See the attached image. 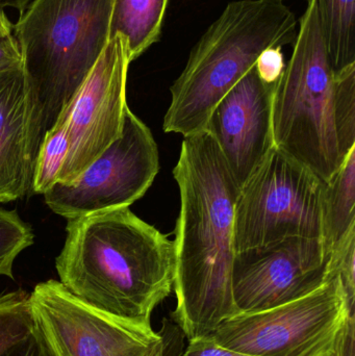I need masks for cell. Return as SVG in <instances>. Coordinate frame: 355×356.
Returning <instances> with one entry per match:
<instances>
[{
  "mask_svg": "<svg viewBox=\"0 0 355 356\" xmlns=\"http://www.w3.org/2000/svg\"><path fill=\"white\" fill-rule=\"evenodd\" d=\"M13 31H14V24L8 19L3 6H0V35H13Z\"/></svg>",
  "mask_w": 355,
  "mask_h": 356,
  "instance_id": "cell-28",
  "label": "cell"
},
{
  "mask_svg": "<svg viewBox=\"0 0 355 356\" xmlns=\"http://www.w3.org/2000/svg\"><path fill=\"white\" fill-rule=\"evenodd\" d=\"M173 177L181 193L171 319L189 340L241 314L233 295L235 207L240 186L208 131L185 137Z\"/></svg>",
  "mask_w": 355,
  "mask_h": 356,
  "instance_id": "cell-1",
  "label": "cell"
},
{
  "mask_svg": "<svg viewBox=\"0 0 355 356\" xmlns=\"http://www.w3.org/2000/svg\"><path fill=\"white\" fill-rule=\"evenodd\" d=\"M335 96L336 72L318 0H308L298 21L291 58L275 86L273 142L323 181H329L343 164L336 131Z\"/></svg>",
  "mask_w": 355,
  "mask_h": 356,
  "instance_id": "cell-5",
  "label": "cell"
},
{
  "mask_svg": "<svg viewBox=\"0 0 355 356\" xmlns=\"http://www.w3.org/2000/svg\"><path fill=\"white\" fill-rule=\"evenodd\" d=\"M338 276L350 305H355V227L329 252L327 278Z\"/></svg>",
  "mask_w": 355,
  "mask_h": 356,
  "instance_id": "cell-21",
  "label": "cell"
},
{
  "mask_svg": "<svg viewBox=\"0 0 355 356\" xmlns=\"http://www.w3.org/2000/svg\"><path fill=\"white\" fill-rule=\"evenodd\" d=\"M31 1V0H13V1L10 2V4L14 6L15 8L19 10V14H21V13L24 10V8H26L27 4Z\"/></svg>",
  "mask_w": 355,
  "mask_h": 356,
  "instance_id": "cell-29",
  "label": "cell"
},
{
  "mask_svg": "<svg viewBox=\"0 0 355 356\" xmlns=\"http://www.w3.org/2000/svg\"><path fill=\"white\" fill-rule=\"evenodd\" d=\"M22 67V56L14 35H0V72Z\"/></svg>",
  "mask_w": 355,
  "mask_h": 356,
  "instance_id": "cell-25",
  "label": "cell"
},
{
  "mask_svg": "<svg viewBox=\"0 0 355 356\" xmlns=\"http://www.w3.org/2000/svg\"><path fill=\"white\" fill-rule=\"evenodd\" d=\"M174 242L129 207L68 219L56 259L58 282L81 300L117 317L151 323L170 296Z\"/></svg>",
  "mask_w": 355,
  "mask_h": 356,
  "instance_id": "cell-2",
  "label": "cell"
},
{
  "mask_svg": "<svg viewBox=\"0 0 355 356\" xmlns=\"http://www.w3.org/2000/svg\"><path fill=\"white\" fill-rule=\"evenodd\" d=\"M256 68L258 75L266 83H277L285 69L281 48L274 47L267 49L256 60Z\"/></svg>",
  "mask_w": 355,
  "mask_h": 356,
  "instance_id": "cell-23",
  "label": "cell"
},
{
  "mask_svg": "<svg viewBox=\"0 0 355 356\" xmlns=\"http://www.w3.org/2000/svg\"><path fill=\"white\" fill-rule=\"evenodd\" d=\"M183 356H258L238 353L217 344L210 336L197 337L189 340Z\"/></svg>",
  "mask_w": 355,
  "mask_h": 356,
  "instance_id": "cell-24",
  "label": "cell"
},
{
  "mask_svg": "<svg viewBox=\"0 0 355 356\" xmlns=\"http://www.w3.org/2000/svg\"><path fill=\"white\" fill-rule=\"evenodd\" d=\"M275 86L266 83L254 65L215 106L204 127L216 141L240 188L274 147Z\"/></svg>",
  "mask_w": 355,
  "mask_h": 356,
  "instance_id": "cell-12",
  "label": "cell"
},
{
  "mask_svg": "<svg viewBox=\"0 0 355 356\" xmlns=\"http://www.w3.org/2000/svg\"><path fill=\"white\" fill-rule=\"evenodd\" d=\"M41 110L22 67L0 72V203L31 188L43 138Z\"/></svg>",
  "mask_w": 355,
  "mask_h": 356,
  "instance_id": "cell-13",
  "label": "cell"
},
{
  "mask_svg": "<svg viewBox=\"0 0 355 356\" xmlns=\"http://www.w3.org/2000/svg\"><path fill=\"white\" fill-rule=\"evenodd\" d=\"M33 242L35 234L31 226L16 211L0 207V276L14 280L15 261Z\"/></svg>",
  "mask_w": 355,
  "mask_h": 356,
  "instance_id": "cell-20",
  "label": "cell"
},
{
  "mask_svg": "<svg viewBox=\"0 0 355 356\" xmlns=\"http://www.w3.org/2000/svg\"><path fill=\"white\" fill-rule=\"evenodd\" d=\"M163 334V340L156 348L152 350L148 356H176L175 355L174 347H171V339L167 337L166 334Z\"/></svg>",
  "mask_w": 355,
  "mask_h": 356,
  "instance_id": "cell-27",
  "label": "cell"
},
{
  "mask_svg": "<svg viewBox=\"0 0 355 356\" xmlns=\"http://www.w3.org/2000/svg\"><path fill=\"white\" fill-rule=\"evenodd\" d=\"M335 120L344 162L355 147V64L336 72Z\"/></svg>",
  "mask_w": 355,
  "mask_h": 356,
  "instance_id": "cell-19",
  "label": "cell"
},
{
  "mask_svg": "<svg viewBox=\"0 0 355 356\" xmlns=\"http://www.w3.org/2000/svg\"><path fill=\"white\" fill-rule=\"evenodd\" d=\"M2 2H3V0H0V6H3V4H2Z\"/></svg>",
  "mask_w": 355,
  "mask_h": 356,
  "instance_id": "cell-30",
  "label": "cell"
},
{
  "mask_svg": "<svg viewBox=\"0 0 355 356\" xmlns=\"http://www.w3.org/2000/svg\"><path fill=\"white\" fill-rule=\"evenodd\" d=\"M131 63L125 38H110L72 99L60 111L68 125L69 150L58 182L76 179L120 137L129 108Z\"/></svg>",
  "mask_w": 355,
  "mask_h": 356,
  "instance_id": "cell-10",
  "label": "cell"
},
{
  "mask_svg": "<svg viewBox=\"0 0 355 356\" xmlns=\"http://www.w3.org/2000/svg\"><path fill=\"white\" fill-rule=\"evenodd\" d=\"M69 150L68 125L60 113L54 124L45 131L33 165L31 188L44 195L58 181Z\"/></svg>",
  "mask_w": 355,
  "mask_h": 356,
  "instance_id": "cell-17",
  "label": "cell"
},
{
  "mask_svg": "<svg viewBox=\"0 0 355 356\" xmlns=\"http://www.w3.org/2000/svg\"><path fill=\"white\" fill-rule=\"evenodd\" d=\"M160 170L151 131L129 108L120 137L76 179L56 182L43 195L47 207L67 220L129 207L151 186Z\"/></svg>",
  "mask_w": 355,
  "mask_h": 356,
  "instance_id": "cell-8",
  "label": "cell"
},
{
  "mask_svg": "<svg viewBox=\"0 0 355 356\" xmlns=\"http://www.w3.org/2000/svg\"><path fill=\"white\" fill-rule=\"evenodd\" d=\"M29 297L23 290L0 294V356L35 330Z\"/></svg>",
  "mask_w": 355,
  "mask_h": 356,
  "instance_id": "cell-18",
  "label": "cell"
},
{
  "mask_svg": "<svg viewBox=\"0 0 355 356\" xmlns=\"http://www.w3.org/2000/svg\"><path fill=\"white\" fill-rule=\"evenodd\" d=\"M169 0H114L110 39L125 38L131 62L160 39Z\"/></svg>",
  "mask_w": 355,
  "mask_h": 356,
  "instance_id": "cell-14",
  "label": "cell"
},
{
  "mask_svg": "<svg viewBox=\"0 0 355 356\" xmlns=\"http://www.w3.org/2000/svg\"><path fill=\"white\" fill-rule=\"evenodd\" d=\"M331 356H355V312L340 332Z\"/></svg>",
  "mask_w": 355,
  "mask_h": 356,
  "instance_id": "cell-26",
  "label": "cell"
},
{
  "mask_svg": "<svg viewBox=\"0 0 355 356\" xmlns=\"http://www.w3.org/2000/svg\"><path fill=\"white\" fill-rule=\"evenodd\" d=\"M324 184L274 146L240 188L236 252L296 236L322 238Z\"/></svg>",
  "mask_w": 355,
  "mask_h": 356,
  "instance_id": "cell-6",
  "label": "cell"
},
{
  "mask_svg": "<svg viewBox=\"0 0 355 356\" xmlns=\"http://www.w3.org/2000/svg\"><path fill=\"white\" fill-rule=\"evenodd\" d=\"M355 305L338 276L285 305L241 313L223 321L210 338L224 348L258 356H331Z\"/></svg>",
  "mask_w": 355,
  "mask_h": 356,
  "instance_id": "cell-7",
  "label": "cell"
},
{
  "mask_svg": "<svg viewBox=\"0 0 355 356\" xmlns=\"http://www.w3.org/2000/svg\"><path fill=\"white\" fill-rule=\"evenodd\" d=\"M354 227L355 147L324 184L322 238L329 252Z\"/></svg>",
  "mask_w": 355,
  "mask_h": 356,
  "instance_id": "cell-15",
  "label": "cell"
},
{
  "mask_svg": "<svg viewBox=\"0 0 355 356\" xmlns=\"http://www.w3.org/2000/svg\"><path fill=\"white\" fill-rule=\"evenodd\" d=\"M333 71L355 64V0H318Z\"/></svg>",
  "mask_w": 355,
  "mask_h": 356,
  "instance_id": "cell-16",
  "label": "cell"
},
{
  "mask_svg": "<svg viewBox=\"0 0 355 356\" xmlns=\"http://www.w3.org/2000/svg\"><path fill=\"white\" fill-rule=\"evenodd\" d=\"M295 14L283 0H236L197 42L171 87L166 133L204 131L215 106L270 48L293 45Z\"/></svg>",
  "mask_w": 355,
  "mask_h": 356,
  "instance_id": "cell-3",
  "label": "cell"
},
{
  "mask_svg": "<svg viewBox=\"0 0 355 356\" xmlns=\"http://www.w3.org/2000/svg\"><path fill=\"white\" fill-rule=\"evenodd\" d=\"M29 300L35 326L56 356H148L163 340L151 323L96 309L58 280L38 284Z\"/></svg>",
  "mask_w": 355,
  "mask_h": 356,
  "instance_id": "cell-9",
  "label": "cell"
},
{
  "mask_svg": "<svg viewBox=\"0 0 355 356\" xmlns=\"http://www.w3.org/2000/svg\"><path fill=\"white\" fill-rule=\"evenodd\" d=\"M114 0H31L14 25L44 134L72 99L110 40Z\"/></svg>",
  "mask_w": 355,
  "mask_h": 356,
  "instance_id": "cell-4",
  "label": "cell"
},
{
  "mask_svg": "<svg viewBox=\"0 0 355 356\" xmlns=\"http://www.w3.org/2000/svg\"><path fill=\"white\" fill-rule=\"evenodd\" d=\"M1 356H56L35 326V330L21 342L8 348Z\"/></svg>",
  "mask_w": 355,
  "mask_h": 356,
  "instance_id": "cell-22",
  "label": "cell"
},
{
  "mask_svg": "<svg viewBox=\"0 0 355 356\" xmlns=\"http://www.w3.org/2000/svg\"><path fill=\"white\" fill-rule=\"evenodd\" d=\"M329 259L322 238L297 236L236 252V305L241 313H256L302 298L327 282Z\"/></svg>",
  "mask_w": 355,
  "mask_h": 356,
  "instance_id": "cell-11",
  "label": "cell"
}]
</instances>
